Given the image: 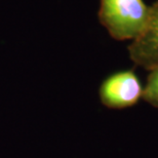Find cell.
I'll list each match as a JSON object with an SVG mask.
<instances>
[{
	"label": "cell",
	"instance_id": "cell-1",
	"mask_svg": "<svg viewBox=\"0 0 158 158\" xmlns=\"http://www.w3.org/2000/svg\"><path fill=\"white\" fill-rule=\"evenodd\" d=\"M98 17L113 39L134 41L146 30L150 6L143 0H100Z\"/></svg>",
	"mask_w": 158,
	"mask_h": 158
},
{
	"label": "cell",
	"instance_id": "cell-2",
	"mask_svg": "<svg viewBox=\"0 0 158 158\" xmlns=\"http://www.w3.org/2000/svg\"><path fill=\"white\" fill-rule=\"evenodd\" d=\"M144 85L134 70H122L106 77L100 85L101 103L109 109H125L143 99Z\"/></svg>",
	"mask_w": 158,
	"mask_h": 158
},
{
	"label": "cell",
	"instance_id": "cell-3",
	"mask_svg": "<svg viewBox=\"0 0 158 158\" xmlns=\"http://www.w3.org/2000/svg\"><path fill=\"white\" fill-rule=\"evenodd\" d=\"M127 50L135 65L147 70L158 66V1L150 6L149 23L145 32L131 41Z\"/></svg>",
	"mask_w": 158,
	"mask_h": 158
},
{
	"label": "cell",
	"instance_id": "cell-4",
	"mask_svg": "<svg viewBox=\"0 0 158 158\" xmlns=\"http://www.w3.org/2000/svg\"><path fill=\"white\" fill-rule=\"evenodd\" d=\"M144 85L143 99L149 105L158 108V66L151 69Z\"/></svg>",
	"mask_w": 158,
	"mask_h": 158
}]
</instances>
